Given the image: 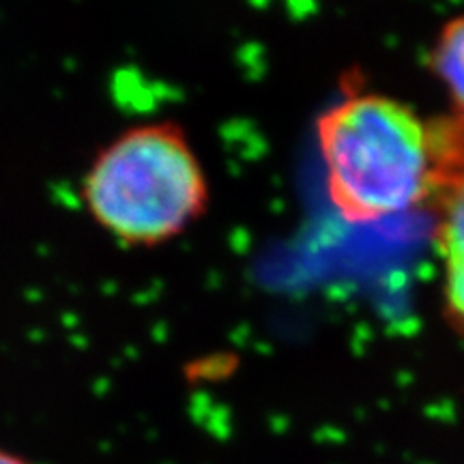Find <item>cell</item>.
<instances>
[{
	"label": "cell",
	"instance_id": "2",
	"mask_svg": "<svg viewBox=\"0 0 464 464\" xmlns=\"http://www.w3.org/2000/svg\"><path fill=\"white\" fill-rule=\"evenodd\" d=\"M80 191L92 222L138 249L181 237L205 216L211 194L194 144L174 121L116 133L91 160Z\"/></svg>",
	"mask_w": 464,
	"mask_h": 464
},
{
	"label": "cell",
	"instance_id": "5",
	"mask_svg": "<svg viewBox=\"0 0 464 464\" xmlns=\"http://www.w3.org/2000/svg\"><path fill=\"white\" fill-rule=\"evenodd\" d=\"M0 464H31V462H28L26 458H22L20 454H15V451L0 448Z\"/></svg>",
	"mask_w": 464,
	"mask_h": 464
},
{
	"label": "cell",
	"instance_id": "4",
	"mask_svg": "<svg viewBox=\"0 0 464 464\" xmlns=\"http://www.w3.org/2000/svg\"><path fill=\"white\" fill-rule=\"evenodd\" d=\"M430 65L448 89L451 116L464 127V14L440 28L432 45Z\"/></svg>",
	"mask_w": 464,
	"mask_h": 464
},
{
	"label": "cell",
	"instance_id": "3",
	"mask_svg": "<svg viewBox=\"0 0 464 464\" xmlns=\"http://www.w3.org/2000/svg\"><path fill=\"white\" fill-rule=\"evenodd\" d=\"M434 239L443 260L445 314L451 327L464 335V188L440 205Z\"/></svg>",
	"mask_w": 464,
	"mask_h": 464
},
{
	"label": "cell",
	"instance_id": "1",
	"mask_svg": "<svg viewBox=\"0 0 464 464\" xmlns=\"http://www.w3.org/2000/svg\"><path fill=\"white\" fill-rule=\"evenodd\" d=\"M316 140L327 196L348 224L443 205L464 188V127L428 119L381 92H353L324 112Z\"/></svg>",
	"mask_w": 464,
	"mask_h": 464
}]
</instances>
